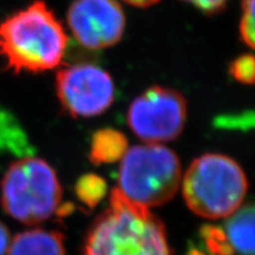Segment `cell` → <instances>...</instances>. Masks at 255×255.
<instances>
[{
	"label": "cell",
	"instance_id": "cell-3",
	"mask_svg": "<svg viewBox=\"0 0 255 255\" xmlns=\"http://www.w3.org/2000/svg\"><path fill=\"white\" fill-rule=\"evenodd\" d=\"M181 183L188 208L210 220L234 214L248 189L242 168L222 154H205L194 159Z\"/></svg>",
	"mask_w": 255,
	"mask_h": 255
},
{
	"label": "cell",
	"instance_id": "cell-15",
	"mask_svg": "<svg viewBox=\"0 0 255 255\" xmlns=\"http://www.w3.org/2000/svg\"><path fill=\"white\" fill-rule=\"evenodd\" d=\"M240 21L242 40L250 47H254V0H245Z\"/></svg>",
	"mask_w": 255,
	"mask_h": 255
},
{
	"label": "cell",
	"instance_id": "cell-11",
	"mask_svg": "<svg viewBox=\"0 0 255 255\" xmlns=\"http://www.w3.org/2000/svg\"><path fill=\"white\" fill-rule=\"evenodd\" d=\"M128 143L122 132L113 129L97 131L92 137L90 158L96 164L113 163L126 154Z\"/></svg>",
	"mask_w": 255,
	"mask_h": 255
},
{
	"label": "cell",
	"instance_id": "cell-6",
	"mask_svg": "<svg viewBox=\"0 0 255 255\" xmlns=\"http://www.w3.org/2000/svg\"><path fill=\"white\" fill-rule=\"evenodd\" d=\"M130 129L145 143L173 141L187 120V101L170 88L152 87L132 101L128 110Z\"/></svg>",
	"mask_w": 255,
	"mask_h": 255
},
{
	"label": "cell",
	"instance_id": "cell-13",
	"mask_svg": "<svg viewBox=\"0 0 255 255\" xmlns=\"http://www.w3.org/2000/svg\"><path fill=\"white\" fill-rule=\"evenodd\" d=\"M24 143V133L11 114L0 108V150Z\"/></svg>",
	"mask_w": 255,
	"mask_h": 255
},
{
	"label": "cell",
	"instance_id": "cell-12",
	"mask_svg": "<svg viewBox=\"0 0 255 255\" xmlns=\"http://www.w3.org/2000/svg\"><path fill=\"white\" fill-rule=\"evenodd\" d=\"M107 184L105 181L96 175L83 176L76 184V194L78 199L89 207L97 205L105 195Z\"/></svg>",
	"mask_w": 255,
	"mask_h": 255
},
{
	"label": "cell",
	"instance_id": "cell-7",
	"mask_svg": "<svg viewBox=\"0 0 255 255\" xmlns=\"http://www.w3.org/2000/svg\"><path fill=\"white\" fill-rule=\"evenodd\" d=\"M57 96L63 109L73 117L103 114L115 100V85L105 70L77 64L57 73Z\"/></svg>",
	"mask_w": 255,
	"mask_h": 255
},
{
	"label": "cell",
	"instance_id": "cell-10",
	"mask_svg": "<svg viewBox=\"0 0 255 255\" xmlns=\"http://www.w3.org/2000/svg\"><path fill=\"white\" fill-rule=\"evenodd\" d=\"M226 238L229 247L241 255L254 253V208L252 206L239 208L228 216Z\"/></svg>",
	"mask_w": 255,
	"mask_h": 255
},
{
	"label": "cell",
	"instance_id": "cell-17",
	"mask_svg": "<svg viewBox=\"0 0 255 255\" xmlns=\"http://www.w3.org/2000/svg\"><path fill=\"white\" fill-rule=\"evenodd\" d=\"M9 232L2 222H0V255H6L9 247Z\"/></svg>",
	"mask_w": 255,
	"mask_h": 255
},
{
	"label": "cell",
	"instance_id": "cell-14",
	"mask_svg": "<svg viewBox=\"0 0 255 255\" xmlns=\"http://www.w3.org/2000/svg\"><path fill=\"white\" fill-rule=\"evenodd\" d=\"M229 72L242 84L254 83V57L252 55L240 56L231 64Z\"/></svg>",
	"mask_w": 255,
	"mask_h": 255
},
{
	"label": "cell",
	"instance_id": "cell-18",
	"mask_svg": "<svg viewBox=\"0 0 255 255\" xmlns=\"http://www.w3.org/2000/svg\"><path fill=\"white\" fill-rule=\"evenodd\" d=\"M128 4L137 6V7H148V6L154 5L158 2L159 0H124Z\"/></svg>",
	"mask_w": 255,
	"mask_h": 255
},
{
	"label": "cell",
	"instance_id": "cell-2",
	"mask_svg": "<svg viewBox=\"0 0 255 255\" xmlns=\"http://www.w3.org/2000/svg\"><path fill=\"white\" fill-rule=\"evenodd\" d=\"M68 46L63 25L37 0L0 24V53L15 72H41L62 63Z\"/></svg>",
	"mask_w": 255,
	"mask_h": 255
},
{
	"label": "cell",
	"instance_id": "cell-1",
	"mask_svg": "<svg viewBox=\"0 0 255 255\" xmlns=\"http://www.w3.org/2000/svg\"><path fill=\"white\" fill-rule=\"evenodd\" d=\"M84 255H171V251L163 222L116 188L109 207L89 229Z\"/></svg>",
	"mask_w": 255,
	"mask_h": 255
},
{
	"label": "cell",
	"instance_id": "cell-16",
	"mask_svg": "<svg viewBox=\"0 0 255 255\" xmlns=\"http://www.w3.org/2000/svg\"><path fill=\"white\" fill-rule=\"evenodd\" d=\"M183 1L190 2L207 13H214L223 8L227 0H183Z\"/></svg>",
	"mask_w": 255,
	"mask_h": 255
},
{
	"label": "cell",
	"instance_id": "cell-5",
	"mask_svg": "<svg viewBox=\"0 0 255 255\" xmlns=\"http://www.w3.org/2000/svg\"><path fill=\"white\" fill-rule=\"evenodd\" d=\"M62 187L56 171L44 159L24 157L9 165L1 182V203L8 215L34 225L58 209Z\"/></svg>",
	"mask_w": 255,
	"mask_h": 255
},
{
	"label": "cell",
	"instance_id": "cell-4",
	"mask_svg": "<svg viewBox=\"0 0 255 255\" xmlns=\"http://www.w3.org/2000/svg\"><path fill=\"white\" fill-rule=\"evenodd\" d=\"M181 181L177 155L161 143H145L127 149L121 158L117 189L128 200L151 208L173 199Z\"/></svg>",
	"mask_w": 255,
	"mask_h": 255
},
{
	"label": "cell",
	"instance_id": "cell-9",
	"mask_svg": "<svg viewBox=\"0 0 255 255\" xmlns=\"http://www.w3.org/2000/svg\"><path fill=\"white\" fill-rule=\"evenodd\" d=\"M6 255H65L63 234L39 228L23 232L9 242Z\"/></svg>",
	"mask_w": 255,
	"mask_h": 255
},
{
	"label": "cell",
	"instance_id": "cell-8",
	"mask_svg": "<svg viewBox=\"0 0 255 255\" xmlns=\"http://www.w3.org/2000/svg\"><path fill=\"white\" fill-rule=\"evenodd\" d=\"M68 24L82 46L105 49L119 43L126 28V15L116 0H75Z\"/></svg>",
	"mask_w": 255,
	"mask_h": 255
}]
</instances>
